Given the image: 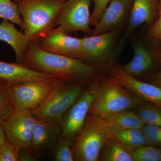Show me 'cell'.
Returning a JSON list of instances; mask_svg holds the SVG:
<instances>
[{
    "label": "cell",
    "mask_w": 161,
    "mask_h": 161,
    "mask_svg": "<svg viewBox=\"0 0 161 161\" xmlns=\"http://www.w3.org/2000/svg\"><path fill=\"white\" fill-rule=\"evenodd\" d=\"M18 1V0H15L14 2H15V1Z\"/></svg>",
    "instance_id": "8d00e7d4"
},
{
    "label": "cell",
    "mask_w": 161,
    "mask_h": 161,
    "mask_svg": "<svg viewBox=\"0 0 161 161\" xmlns=\"http://www.w3.org/2000/svg\"><path fill=\"white\" fill-rule=\"evenodd\" d=\"M159 161H161V149L160 150V160Z\"/></svg>",
    "instance_id": "d590c367"
},
{
    "label": "cell",
    "mask_w": 161,
    "mask_h": 161,
    "mask_svg": "<svg viewBox=\"0 0 161 161\" xmlns=\"http://www.w3.org/2000/svg\"><path fill=\"white\" fill-rule=\"evenodd\" d=\"M6 140V137L5 131L2 125L0 124V148Z\"/></svg>",
    "instance_id": "d6a6232c"
},
{
    "label": "cell",
    "mask_w": 161,
    "mask_h": 161,
    "mask_svg": "<svg viewBox=\"0 0 161 161\" xmlns=\"http://www.w3.org/2000/svg\"><path fill=\"white\" fill-rule=\"evenodd\" d=\"M106 128L109 137L118 141L130 152L138 147L148 145L142 129H123L107 126Z\"/></svg>",
    "instance_id": "ac0fdd59"
},
{
    "label": "cell",
    "mask_w": 161,
    "mask_h": 161,
    "mask_svg": "<svg viewBox=\"0 0 161 161\" xmlns=\"http://www.w3.org/2000/svg\"><path fill=\"white\" fill-rule=\"evenodd\" d=\"M98 117L106 126L111 128L142 129L145 125L137 114L130 109Z\"/></svg>",
    "instance_id": "ffe728a7"
},
{
    "label": "cell",
    "mask_w": 161,
    "mask_h": 161,
    "mask_svg": "<svg viewBox=\"0 0 161 161\" xmlns=\"http://www.w3.org/2000/svg\"><path fill=\"white\" fill-rule=\"evenodd\" d=\"M158 37L159 38V39L160 40L161 42V33L158 36Z\"/></svg>",
    "instance_id": "e575fe53"
},
{
    "label": "cell",
    "mask_w": 161,
    "mask_h": 161,
    "mask_svg": "<svg viewBox=\"0 0 161 161\" xmlns=\"http://www.w3.org/2000/svg\"><path fill=\"white\" fill-rule=\"evenodd\" d=\"M53 78L54 77L32 69L23 63L0 61V80L10 85L29 80Z\"/></svg>",
    "instance_id": "9a60e30c"
},
{
    "label": "cell",
    "mask_w": 161,
    "mask_h": 161,
    "mask_svg": "<svg viewBox=\"0 0 161 161\" xmlns=\"http://www.w3.org/2000/svg\"><path fill=\"white\" fill-rule=\"evenodd\" d=\"M0 19L8 20L23 30V23L18 5L11 0H0Z\"/></svg>",
    "instance_id": "cb8c5ba5"
},
{
    "label": "cell",
    "mask_w": 161,
    "mask_h": 161,
    "mask_svg": "<svg viewBox=\"0 0 161 161\" xmlns=\"http://www.w3.org/2000/svg\"><path fill=\"white\" fill-rule=\"evenodd\" d=\"M145 103L112 78L104 79L89 114L103 116L133 109Z\"/></svg>",
    "instance_id": "5b68a950"
},
{
    "label": "cell",
    "mask_w": 161,
    "mask_h": 161,
    "mask_svg": "<svg viewBox=\"0 0 161 161\" xmlns=\"http://www.w3.org/2000/svg\"><path fill=\"white\" fill-rule=\"evenodd\" d=\"M36 119L31 110H15L2 123L6 139L20 150L29 149Z\"/></svg>",
    "instance_id": "9c48e42d"
},
{
    "label": "cell",
    "mask_w": 161,
    "mask_h": 161,
    "mask_svg": "<svg viewBox=\"0 0 161 161\" xmlns=\"http://www.w3.org/2000/svg\"><path fill=\"white\" fill-rule=\"evenodd\" d=\"M32 69L66 82L89 85L100 77L101 68L76 58L42 50L29 42L22 63Z\"/></svg>",
    "instance_id": "6da1fadb"
},
{
    "label": "cell",
    "mask_w": 161,
    "mask_h": 161,
    "mask_svg": "<svg viewBox=\"0 0 161 161\" xmlns=\"http://www.w3.org/2000/svg\"><path fill=\"white\" fill-rule=\"evenodd\" d=\"M132 60L122 68L128 75L136 78L150 70L153 65V59L150 52L140 43L134 44Z\"/></svg>",
    "instance_id": "e0dca14e"
},
{
    "label": "cell",
    "mask_w": 161,
    "mask_h": 161,
    "mask_svg": "<svg viewBox=\"0 0 161 161\" xmlns=\"http://www.w3.org/2000/svg\"><path fill=\"white\" fill-rule=\"evenodd\" d=\"M60 79H38L9 85L15 110L33 111L40 106L49 96Z\"/></svg>",
    "instance_id": "52a82bcc"
},
{
    "label": "cell",
    "mask_w": 161,
    "mask_h": 161,
    "mask_svg": "<svg viewBox=\"0 0 161 161\" xmlns=\"http://www.w3.org/2000/svg\"><path fill=\"white\" fill-rule=\"evenodd\" d=\"M160 148L145 145L130 151L134 161H159Z\"/></svg>",
    "instance_id": "484cf974"
},
{
    "label": "cell",
    "mask_w": 161,
    "mask_h": 161,
    "mask_svg": "<svg viewBox=\"0 0 161 161\" xmlns=\"http://www.w3.org/2000/svg\"><path fill=\"white\" fill-rule=\"evenodd\" d=\"M67 0H18L24 34L29 42H36L53 28Z\"/></svg>",
    "instance_id": "7a4b0ae2"
},
{
    "label": "cell",
    "mask_w": 161,
    "mask_h": 161,
    "mask_svg": "<svg viewBox=\"0 0 161 161\" xmlns=\"http://www.w3.org/2000/svg\"><path fill=\"white\" fill-rule=\"evenodd\" d=\"M92 0H67L56 21L68 34L83 32L92 34L90 25V6Z\"/></svg>",
    "instance_id": "ba28073f"
},
{
    "label": "cell",
    "mask_w": 161,
    "mask_h": 161,
    "mask_svg": "<svg viewBox=\"0 0 161 161\" xmlns=\"http://www.w3.org/2000/svg\"><path fill=\"white\" fill-rule=\"evenodd\" d=\"M133 109L145 125L161 126V107L147 102Z\"/></svg>",
    "instance_id": "7402d4cb"
},
{
    "label": "cell",
    "mask_w": 161,
    "mask_h": 161,
    "mask_svg": "<svg viewBox=\"0 0 161 161\" xmlns=\"http://www.w3.org/2000/svg\"><path fill=\"white\" fill-rule=\"evenodd\" d=\"M19 149L6 140L0 148V161H19Z\"/></svg>",
    "instance_id": "83f0119b"
},
{
    "label": "cell",
    "mask_w": 161,
    "mask_h": 161,
    "mask_svg": "<svg viewBox=\"0 0 161 161\" xmlns=\"http://www.w3.org/2000/svg\"><path fill=\"white\" fill-rule=\"evenodd\" d=\"M87 86L82 84L59 80L43 103L32 111L36 119L47 122H60Z\"/></svg>",
    "instance_id": "3957f363"
},
{
    "label": "cell",
    "mask_w": 161,
    "mask_h": 161,
    "mask_svg": "<svg viewBox=\"0 0 161 161\" xmlns=\"http://www.w3.org/2000/svg\"><path fill=\"white\" fill-rule=\"evenodd\" d=\"M116 36L110 31L81 38L80 60L100 68L108 64Z\"/></svg>",
    "instance_id": "30bf717a"
},
{
    "label": "cell",
    "mask_w": 161,
    "mask_h": 161,
    "mask_svg": "<svg viewBox=\"0 0 161 161\" xmlns=\"http://www.w3.org/2000/svg\"><path fill=\"white\" fill-rule=\"evenodd\" d=\"M94 4L93 12L91 15L90 25L95 26L97 25L111 0H92Z\"/></svg>",
    "instance_id": "f1b7e54d"
},
{
    "label": "cell",
    "mask_w": 161,
    "mask_h": 161,
    "mask_svg": "<svg viewBox=\"0 0 161 161\" xmlns=\"http://www.w3.org/2000/svg\"><path fill=\"white\" fill-rule=\"evenodd\" d=\"M159 17L152 25L149 31L148 37L150 38H157L161 33V9L159 10Z\"/></svg>",
    "instance_id": "4dcf8cb0"
},
{
    "label": "cell",
    "mask_w": 161,
    "mask_h": 161,
    "mask_svg": "<svg viewBox=\"0 0 161 161\" xmlns=\"http://www.w3.org/2000/svg\"><path fill=\"white\" fill-rule=\"evenodd\" d=\"M98 161H134L130 151L114 139L109 138L101 150Z\"/></svg>",
    "instance_id": "44dd1931"
},
{
    "label": "cell",
    "mask_w": 161,
    "mask_h": 161,
    "mask_svg": "<svg viewBox=\"0 0 161 161\" xmlns=\"http://www.w3.org/2000/svg\"><path fill=\"white\" fill-rule=\"evenodd\" d=\"M148 145L161 149V126L145 125L143 127Z\"/></svg>",
    "instance_id": "4316f807"
},
{
    "label": "cell",
    "mask_w": 161,
    "mask_h": 161,
    "mask_svg": "<svg viewBox=\"0 0 161 161\" xmlns=\"http://www.w3.org/2000/svg\"><path fill=\"white\" fill-rule=\"evenodd\" d=\"M39 159V157L30 149L19 150V161H38Z\"/></svg>",
    "instance_id": "f546056e"
},
{
    "label": "cell",
    "mask_w": 161,
    "mask_h": 161,
    "mask_svg": "<svg viewBox=\"0 0 161 161\" xmlns=\"http://www.w3.org/2000/svg\"><path fill=\"white\" fill-rule=\"evenodd\" d=\"M109 138L106 126L100 119L88 114L82 129L73 138L75 160L98 161L101 150Z\"/></svg>",
    "instance_id": "277c9868"
},
{
    "label": "cell",
    "mask_w": 161,
    "mask_h": 161,
    "mask_svg": "<svg viewBox=\"0 0 161 161\" xmlns=\"http://www.w3.org/2000/svg\"><path fill=\"white\" fill-rule=\"evenodd\" d=\"M155 0H133L127 32L125 37L143 23L152 21L155 7Z\"/></svg>",
    "instance_id": "d6986e66"
},
{
    "label": "cell",
    "mask_w": 161,
    "mask_h": 161,
    "mask_svg": "<svg viewBox=\"0 0 161 161\" xmlns=\"http://www.w3.org/2000/svg\"><path fill=\"white\" fill-rule=\"evenodd\" d=\"M61 136L60 122L36 119L33 129L30 150L40 157L53 150Z\"/></svg>",
    "instance_id": "4fadbf2b"
},
{
    "label": "cell",
    "mask_w": 161,
    "mask_h": 161,
    "mask_svg": "<svg viewBox=\"0 0 161 161\" xmlns=\"http://www.w3.org/2000/svg\"><path fill=\"white\" fill-rule=\"evenodd\" d=\"M151 83L161 88V70L158 75L154 77Z\"/></svg>",
    "instance_id": "1f68e13d"
},
{
    "label": "cell",
    "mask_w": 161,
    "mask_h": 161,
    "mask_svg": "<svg viewBox=\"0 0 161 161\" xmlns=\"http://www.w3.org/2000/svg\"><path fill=\"white\" fill-rule=\"evenodd\" d=\"M9 84L0 80V124L6 120L14 112V104L10 91Z\"/></svg>",
    "instance_id": "603a6c76"
},
{
    "label": "cell",
    "mask_w": 161,
    "mask_h": 161,
    "mask_svg": "<svg viewBox=\"0 0 161 161\" xmlns=\"http://www.w3.org/2000/svg\"><path fill=\"white\" fill-rule=\"evenodd\" d=\"M111 78L118 82L136 97L161 107V88L153 84L141 81L128 75L122 67L116 65L110 69Z\"/></svg>",
    "instance_id": "7c38bea8"
},
{
    "label": "cell",
    "mask_w": 161,
    "mask_h": 161,
    "mask_svg": "<svg viewBox=\"0 0 161 161\" xmlns=\"http://www.w3.org/2000/svg\"><path fill=\"white\" fill-rule=\"evenodd\" d=\"M0 40L6 42L12 47L17 62L22 63L29 42L24 33L18 31L13 23L3 19L0 23Z\"/></svg>",
    "instance_id": "2e32d148"
},
{
    "label": "cell",
    "mask_w": 161,
    "mask_h": 161,
    "mask_svg": "<svg viewBox=\"0 0 161 161\" xmlns=\"http://www.w3.org/2000/svg\"><path fill=\"white\" fill-rule=\"evenodd\" d=\"M161 9V0H159V10Z\"/></svg>",
    "instance_id": "836d02e7"
},
{
    "label": "cell",
    "mask_w": 161,
    "mask_h": 161,
    "mask_svg": "<svg viewBox=\"0 0 161 161\" xmlns=\"http://www.w3.org/2000/svg\"><path fill=\"white\" fill-rule=\"evenodd\" d=\"M81 42V38L70 36L61 26H58L36 43L40 49L47 53L80 59Z\"/></svg>",
    "instance_id": "8fae6325"
},
{
    "label": "cell",
    "mask_w": 161,
    "mask_h": 161,
    "mask_svg": "<svg viewBox=\"0 0 161 161\" xmlns=\"http://www.w3.org/2000/svg\"><path fill=\"white\" fill-rule=\"evenodd\" d=\"M104 79L99 77L87 86L79 98L63 115L60 121L62 136L74 138L82 129Z\"/></svg>",
    "instance_id": "8992f818"
},
{
    "label": "cell",
    "mask_w": 161,
    "mask_h": 161,
    "mask_svg": "<svg viewBox=\"0 0 161 161\" xmlns=\"http://www.w3.org/2000/svg\"><path fill=\"white\" fill-rule=\"evenodd\" d=\"M73 142V138L61 136L53 149L55 161H75L72 150Z\"/></svg>",
    "instance_id": "d4e9b609"
},
{
    "label": "cell",
    "mask_w": 161,
    "mask_h": 161,
    "mask_svg": "<svg viewBox=\"0 0 161 161\" xmlns=\"http://www.w3.org/2000/svg\"><path fill=\"white\" fill-rule=\"evenodd\" d=\"M133 0H111L91 36L112 31L119 26L131 8Z\"/></svg>",
    "instance_id": "5bb4252c"
}]
</instances>
